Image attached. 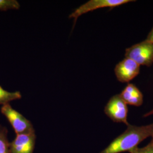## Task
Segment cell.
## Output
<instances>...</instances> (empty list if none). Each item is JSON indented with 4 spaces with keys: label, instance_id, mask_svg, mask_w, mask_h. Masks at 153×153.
<instances>
[{
    "label": "cell",
    "instance_id": "6da1fadb",
    "mask_svg": "<svg viewBox=\"0 0 153 153\" xmlns=\"http://www.w3.org/2000/svg\"><path fill=\"white\" fill-rule=\"evenodd\" d=\"M153 136V123L147 126L128 124L126 131L115 138L99 153H122L130 152L149 137Z\"/></svg>",
    "mask_w": 153,
    "mask_h": 153
},
{
    "label": "cell",
    "instance_id": "7a4b0ae2",
    "mask_svg": "<svg viewBox=\"0 0 153 153\" xmlns=\"http://www.w3.org/2000/svg\"><path fill=\"white\" fill-rule=\"evenodd\" d=\"M125 56L140 66L150 67L153 64V44L145 40L126 48Z\"/></svg>",
    "mask_w": 153,
    "mask_h": 153
},
{
    "label": "cell",
    "instance_id": "3957f363",
    "mask_svg": "<svg viewBox=\"0 0 153 153\" xmlns=\"http://www.w3.org/2000/svg\"><path fill=\"white\" fill-rule=\"evenodd\" d=\"M1 112L9 121L16 135L35 131L31 122L14 109L9 103L3 105Z\"/></svg>",
    "mask_w": 153,
    "mask_h": 153
},
{
    "label": "cell",
    "instance_id": "277c9868",
    "mask_svg": "<svg viewBox=\"0 0 153 153\" xmlns=\"http://www.w3.org/2000/svg\"><path fill=\"white\" fill-rule=\"evenodd\" d=\"M104 113L115 123H122L128 126V105L121 98L120 94H116L109 99L105 105Z\"/></svg>",
    "mask_w": 153,
    "mask_h": 153
},
{
    "label": "cell",
    "instance_id": "5b68a950",
    "mask_svg": "<svg viewBox=\"0 0 153 153\" xmlns=\"http://www.w3.org/2000/svg\"><path fill=\"white\" fill-rule=\"evenodd\" d=\"M134 2V0H90L82 4L70 14L69 18L74 19V26L78 18L83 14L100 8L109 7L110 10L126 4Z\"/></svg>",
    "mask_w": 153,
    "mask_h": 153
},
{
    "label": "cell",
    "instance_id": "8992f818",
    "mask_svg": "<svg viewBox=\"0 0 153 153\" xmlns=\"http://www.w3.org/2000/svg\"><path fill=\"white\" fill-rule=\"evenodd\" d=\"M140 66L134 61L126 57L115 66V76L120 82H129L138 75Z\"/></svg>",
    "mask_w": 153,
    "mask_h": 153
},
{
    "label": "cell",
    "instance_id": "52a82bcc",
    "mask_svg": "<svg viewBox=\"0 0 153 153\" xmlns=\"http://www.w3.org/2000/svg\"><path fill=\"white\" fill-rule=\"evenodd\" d=\"M35 131L16 135L10 143V153H33L36 142Z\"/></svg>",
    "mask_w": 153,
    "mask_h": 153
},
{
    "label": "cell",
    "instance_id": "ba28073f",
    "mask_svg": "<svg viewBox=\"0 0 153 153\" xmlns=\"http://www.w3.org/2000/svg\"><path fill=\"white\" fill-rule=\"evenodd\" d=\"M119 94L127 105L140 107L143 104V96L142 93L132 83H128Z\"/></svg>",
    "mask_w": 153,
    "mask_h": 153
},
{
    "label": "cell",
    "instance_id": "9c48e42d",
    "mask_svg": "<svg viewBox=\"0 0 153 153\" xmlns=\"http://www.w3.org/2000/svg\"><path fill=\"white\" fill-rule=\"evenodd\" d=\"M22 98L21 93L19 91L9 92L0 86V104H8L11 101L20 99Z\"/></svg>",
    "mask_w": 153,
    "mask_h": 153
},
{
    "label": "cell",
    "instance_id": "30bf717a",
    "mask_svg": "<svg viewBox=\"0 0 153 153\" xmlns=\"http://www.w3.org/2000/svg\"><path fill=\"white\" fill-rule=\"evenodd\" d=\"M7 128L0 124V153H10Z\"/></svg>",
    "mask_w": 153,
    "mask_h": 153
},
{
    "label": "cell",
    "instance_id": "8fae6325",
    "mask_svg": "<svg viewBox=\"0 0 153 153\" xmlns=\"http://www.w3.org/2000/svg\"><path fill=\"white\" fill-rule=\"evenodd\" d=\"M20 5L16 0H0V10L6 11L10 9L17 10Z\"/></svg>",
    "mask_w": 153,
    "mask_h": 153
},
{
    "label": "cell",
    "instance_id": "7c38bea8",
    "mask_svg": "<svg viewBox=\"0 0 153 153\" xmlns=\"http://www.w3.org/2000/svg\"><path fill=\"white\" fill-rule=\"evenodd\" d=\"M129 153H153V136L151 141L143 148H137L131 150Z\"/></svg>",
    "mask_w": 153,
    "mask_h": 153
},
{
    "label": "cell",
    "instance_id": "4fadbf2b",
    "mask_svg": "<svg viewBox=\"0 0 153 153\" xmlns=\"http://www.w3.org/2000/svg\"><path fill=\"white\" fill-rule=\"evenodd\" d=\"M145 40L148 41L150 43H152L153 44V27L152 28V30L150 31V32L148 34V36L146 39H145Z\"/></svg>",
    "mask_w": 153,
    "mask_h": 153
},
{
    "label": "cell",
    "instance_id": "5bb4252c",
    "mask_svg": "<svg viewBox=\"0 0 153 153\" xmlns=\"http://www.w3.org/2000/svg\"><path fill=\"white\" fill-rule=\"evenodd\" d=\"M153 115V108L152 109L151 111H150L149 112H147L146 114H145V115H143V117H148V116H151V115Z\"/></svg>",
    "mask_w": 153,
    "mask_h": 153
}]
</instances>
